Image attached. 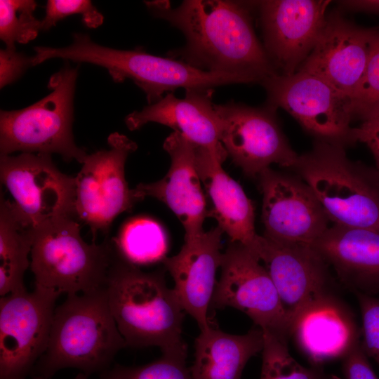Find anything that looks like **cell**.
Returning a JSON list of instances; mask_svg holds the SVG:
<instances>
[{
  "label": "cell",
  "instance_id": "d6a6232c",
  "mask_svg": "<svg viewBox=\"0 0 379 379\" xmlns=\"http://www.w3.org/2000/svg\"><path fill=\"white\" fill-rule=\"evenodd\" d=\"M32 65V57L18 53L15 49L0 51V86L1 88L18 79L23 72Z\"/></svg>",
  "mask_w": 379,
  "mask_h": 379
},
{
  "label": "cell",
  "instance_id": "4dcf8cb0",
  "mask_svg": "<svg viewBox=\"0 0 379 379\" xmlns=\"http://www.w3.org/2000/svg\"><path fill=\"white\" fill-rule=\"evenodd\" d=\"M80 15L84 24L96 28L103 22L102 15L88 0H48L46 15L41 20V31L48 30L63 18L72 15Z\"/></svg>",
  "mask_w": 379,
  "mask_h": 379
},
{
  "label": "cell",
  "instance_id": "30bf717a",
  "mask_svg": "<svg viewBox=\"0 0 379 379\" xmlns=\"http://www.w3.org/2000/svg\"><path fill=\"white\" fill-rule=\"evenodd\" d=\"M260 84L267 93L265 105L286 111L317 140L344 147L355 142L351 100L324 79L297 71L275 74Z\"/></svg>",
  "mask_w": 379,
  "mask_h": 379
},
{
  "label": "cell",
  "instance_id": "8d00e7d4",
  "mask_svg": "<svg viewBox=\"0 0 379 379\" xmlns=\"http://www.w3.org/2000/svg\"><path fill=\"white\" fill-rule=\"evenodd\" d=\"M32 379H51L41 375H32ZM74 379H88V375L84 373H79Z\"/></svg>",
  "mask_w": 379,
  "mask_h": 379
},
{
  "label": "cell",
  "instance_id": "ba28073f",
  "mask_svg": "<svg viewBox=\"0 0 379 379\" xmlns=\"http://www.w3.org/2000/svg\"><path fill=\"white\" fill-rule=\"evenodd\" d=\"M0 178L13 199L15 215L25 227L34 230L60 218H76L75 177L61 172L50 154L1 155Z\"/></svg>",
  "mask_w": 379,
  "mask_h": 379
},
{
  "label": "cell",
  "instance_id": "7402d4cb",
  "mask_svg": "<svg viewBox=\"0 0 379 379\" xmlns=\"http://www.w3.org/2000/svg\"><path fill=\"white\" fill-rule=\"evenodd\" d=\"M199 174L211 204L208 216L215 218L230 242L248 247L254 253L261 236L255 230V211L241 186L222 168V162L209 150L197 146Z\"/></svg>",
  "mask_w": 379,
  "mask_h": 379
},
{
  "label": "cell",
  "instance_id": "4fadbf2b",
  "mask_svg": "<svg viewBox=\"0 0 379 379\" xmlns=\"http://www.w3.org/2000/svg\"><path fill=\"white\" fill-rule=\"evenodd\" d=\"M221 120L220 142L233 162L249 177L271 164L293 168L299 155L281 131L275 109L230 101L214 104Z\"/></svg>",
  "mask_w": 379,
  "mask_h": 379
},
{
  "label": "cell",
  "instance_id": "ffe728a7",
  "mask_svg": "<svg viewBox=\"0 0 379 379\" xmlns=\"http://www.w3.org/2000/svg\"><path fill=\"white\" fill-rule=\"evenodd\" d=\"M361 335L353 315L330 291L303 307L290 328V336L316 366L343 359L361 342Z\"/></svg>",
  "mask_w": 379,
  "mask_h": 379
},
{
  "label": "cell",
  "instance_id": "484cf974",
  "mask_svg": "<svg viewBox=\"0 0 379 379\" xmlns=\"http://www.w3.org/2000/svg\"><path fill=\"white\" fill-rule=\"evenodd\" d=\"M114 241L118 251L136 265L162 262L166 257L168 240L165 232L159 223L149 218L128 222Z\"/></svg>",
  "mask_w": 379,
  "mask_h": 379
},
{
  "label": "cell",
  "instance_id": "7c38bea8",
  "mask_svg": "<svg viewBox=\"0 0 379 379\" xmlns=\"http://www.w3.org/2000/svg\"><path fill=\"white\" fill-rule=\"evenodd\" d=\"M60 295L34 287L0 298V379H27L45 352Z\"/></svg>",
  "mask_w": 379,
  "mask_h": 379
},
{
  "label": "cell",
  "instance_id": "d6986e66",
  "mask_svg": "<svg viewBox=\"0 0 379 379\" xmlns=\"http://www.w3.org/2000/svg\"><path fill=\"white\" fill-rule=\"evenodd\" d=\"M164 149L171 157L166 175L152 183H140L135 188L144 198L152 197L165 204L182 225L185 239L192 238L204 232L203 223L208 214L197 166V145L173 131L165 139Z\"/></svg>",
  "mask_w": 379,
  "mask_h": 379
},
{
  "label": "cell",
  "instance_id": "5bb4252c",
  "mask_svg": "<svg viewBox=\"0 0 379 379\" xmlns=\"http://www.w3.org/2000/svg\"><path fill=\"white\" fill-rule=\"evenodd\" d=\"M262 194L264 237L277 243L313 246L330 222L310 186L270 168L258 176Z\"/></svg>",
  "mask_w": 379,
  "mask_h": 379
},
{
  "label": "cell",
  "instance_id": "ac0fdd59",
  "mask_svg": "<svg viewBox=\"0 0 379 379\" xmlns=\"http://www.w3.org/2000/svg\"><path fill=\"white\" fill-rule=\"evenodd\" d=\"M224 232L217 226L189 239L178 254L166 257L162 263L174 281L173 288L183 310L197 323L200 331L213 326L208 310L220 267Z\"/></svg>",
  "mask_w": 379,
  "mask_h": 379
},
{
  "label": "cell",
  "instance_id": "9c48e42d",
  "mask_svg": "<svg viewBox=\"0 0 379 379\" xmlns=\"http://www.w3.org/2000/svg\"><path fill=\"white\" fill-rule=\"evenodd\" d=\"M109 149L88 154L75 177V217L87 224L93 237L107 234L114 220L145 198L125 178V164L137 145L124 135L112 133Z\"/></svg>",
  "mask_w": 379,
  "mask_h": 379
},
{
  "label": "cell",
  "instance_id": "5b68a950",
  "mask_svg": "<svg viewBox=\"0 0 379 379\" xmlns=\"http://www.w3.org/2000/svg\"><path fill=\"white\" fill-rule=\"evenodd\" d=\"M333 225L379 233V172L350 159L345 147L317 140L293 168Z\"/></svg>",
  "mask_w": 379,
  "mask_h": 379
},
{
  "label": "cell",
  "instance_id": "836d02e7",
  "mask_svg": "<svg viewBox=\"0 0 379 379\" xmlns=\"http://www.w3.org/2000/svg\"><path fill=\"white\" fill-rule=\"evenodd\" d=\"M343 372L345 379H378L361 342L343 359Z\"/></svg>",
  "mask_w": 379,
  "mask_h": 379
},
{
  "label": "cell",
  "instance_id": "277c9868",
  "mask_svg": "<svg viewBox=\"0 0 379 379\" xmlns=\"http://www.w3.org/2000/svg\"><path fill=\"white\" fill-rule=\"evenodd\" d=\"M32 65L51 58L88 62L105 68L115 82L131 79L146 95L149 104L175 89L208 90L232 84H246L241 77L196 68L172 58H163L142 48L118 50L100 46L84 34L73 35L72 43L62 48L35 47Z\"/></svg>",
  "mask_w": 379,
  "mask_h": 379
},
{
  "label": "cell",
  "instance_id": "2e32d148",
  "mask_svg": "<svg viewBox=\"0 0 379 379\" xmlns=\"http://www.w3.org/2000/svg\"><path fill=\"white\" fill-rule=\"evenodd\" d=\"M378 27L367 28L327 13L316 44L298 71L320 77L352 100L365 74Z\"/></svg>",
  "mask_w": 379,
  "mask_h": 379
},
{
  "label": "cell",
  "instance_id": "e0dca14e",
  "mask_svg": "<svg viewBox=\"0 0 379 379\" xmlns=\"http://www.w3.org/2000/svg\"><path fill=\"white\" fill-rule=\"evenodd\" d=\"M255 255L272 279L290 328L303 307L329 291V265L312 246L281 244L261 236Z\"/></svg>",
  "mask_w": 379,
  "mask_h": 379
},
{
  "label": "cell",
  "instance_id": "52a82bcc",
  "mask_svg": "<svg viewBox=\"0 0 379 379\" xmlns=\"http://www.w3.org/2000/svg\"><path fill=\"white\" fill-rule=\"evenodd\" d=\"M77 68L66 66L50 78L51 92L24 109L1 111V155L15 152L60 154L83 164L88 155L72 133L73 98Z\"/></svg>",
  "mask_w": 379,
  "mask_h": 379
},
{
  "label": "cell",
  "instance_id": "1f68e13d",
  "mask_svg": "<svg viewBox=\"0 0 379 379\" xmlns=\"http://www.w3.org/2000/svg\"><path fill=\"white\" fill-rule=\"evenodd\" d=\"M362 327V347L379 365V298L357 292Z\"/></svg>",
  "mask_w": 379,
  "mask_h": 379
},
{
  "label": "cell",
  "instance_id": "44dd1931",
  "mask_svg": "<svg viewBox=\"0 0 379 379\" xmlns=\"http://www.w3.org/2000/svg\"><path fill=\"white\" fill-rule=\"evenodd\" d=\"M213 93V89H187L183 98L168 93L157 102L129 114L125 123L131 131L149 122L171 127L223 163L228 154L220 142L221 120L212 102Z\"/></svg>",
  "mask_w": 379,
  "mask_h": 379
},
{
  "label": "cell",
  "instance_id": "d4e9b609",
  "mask_svg": "<svg viewBox=\"0 0 379 379\" xmlns=\"http://www.w3.org/2000/svg\"><path fill=\"white\" fill-rule=\"evenodd\" d=\"M32 230L15 215L11 201L0 195V296L25 290L24 276L30 267Z\"/></svg>",
  "mask_w": 379,
  "mask_h": 379
},
{
  "label": "cell",
  "instance_id": "cb8c5ba5",
  "mask_svg": "<svg viewBox=\"0 0 379 379\" xmlns=\"http://www.w3.org/2000/svg\"><path fill=\"white\" fill-rule=\"evenodd\" d=\"M264 334L256 326L242 335L227 333L215 326L200 331L194 340L193 379H241L248 361L260 352Z\"/></svg>",
  "mask_w": 379,
  "mask_h": 379
},
{
  "label": "cell",
  "instance_id": "7a4b0ae2",
  "mask_svg": "<svg viewBox=\"0 0 379 379\" xmlns=\"http://www.w3.org/2000/svg\"><path fill=\"white\" fill-rule=\"evenodd\" d=\"M165 271L144 272L117 250L105 284L109 306L127 347H157L162 354L187 357L186 312Z\"/></svg>",
  "mask_w": 379,
  "mask_h": 379
},
{
  "label": "cell",
  "instance_id": "6da1fadb",
  "mask_svg": "<svg viewBox=\"0 0 379 379\" xmlns=\"http://www.w3.org/2000/svg\"><path fill=\"white\" fill-rule=\"evenodd\" d=\"M149 12L180 30L183 48L169 53L206 71L238 76L246 84H261L277 74L253 24L251 1L185 0L145 1Z\"/></svg>",
  "mask_w": 379,
  "mask_h": 379
},
{
  "label": "cell",
  "instance_id": "603a6c76",
  "mask_svg": "<svg viewBox=\"0 0 379 379\" xmlns=\"http://www.w3.org/2000/svg\"><path fill=\"white\" fill-rule=\"evenodd\" d=\"M312 246L347 285L379 291V233L333 225Z\"/></svg>",
  "mask_w": 379,
  "mask_h": 379
},
{
  "label": "cell",
  "instance_id": "d590c367",
  "mask_svg": "<svg viewBox=\"0 0 379 379\" xmlns=\"http://www.w3.org/2000/svg\"><path fill=\"white\" fill-rule=\"evenodd\" d=\"M337 2L340 10L379 14V0H346Z\"/></svg>",
  "mask_w": 379,
  "mask_h": 379
},
{
  "label": "cell",
  "instance_id": "83f0119b",
  "mask_svg": "<svg viewBox=\"0 0 379 379\" xmlns=\"http://www.w3.org/2000/svg\"><path fill=\"white\" fill-rule=\"evenodd\" d=\"M36 6L33 0L0 1V38L6 48L15 49V43L26 44L41 31V20L34 14Z\"/></svg>",
  "mask_w": 379,
  "mask_h": 379
},
{
  "label": "cell",
  "instance_id": "f1b7e54d",
  "mask_svg": "<svg viewBox=\"0 0 379 379\" xmlns=\"http://www.w3.org/2000/svg\"><path fill=\"white\" fill-rule=\"evenodd\" d=\"M186 358L162 354L145 365L124 366L117 364L101 373L100 379H193Z\"/></svg>",
  "mask_w": 379,
  "mask_h": 379
},
{
  "label": "cell",
  "instance_id": "8fae6325",
  "mask_svg": "<svg viewBox=\"0 0 379 379\" xmlns=\"http://www.w3.org/2000/svg\"><path fill=\"white\" fill-rule=\"evenodd\" d=\"M260 262L248 247L230 242L222 253L221 274L210 309H237L263 332L287 340L288 317L270 275Z\"/></svg>",
  "mask_w": 379,
  "mask_h": 379
},
{
  "label": "cell",
  "instance_id": "9a60e30c",
  "mask_svg": "<svg viewBox=\"0 0 379 379\" xmlns=\"http://www.w3.org/2000/svg\"><path fill=\"white\" fill-rule=\"evenodd\" d=\"M258 14L263 46L276 72L295 73L314 48L330 0L250 1Z\"/></svg>",
  "mask_w": 379,
  "mask_h": 379
},
{
  "label": "cell",
  "instance_id": "3957f363",
  "mask_svg": "<svg viewBox=\"0 0 379 379\" xmlns=\"http://www.w3.org/2000/svg\"><path fill=\"white\" fill-rule=\"evenodd\" d=\"M126 342L112 314L105 286L67 295L55 307L45 352L32 375L51 378L66 368L88 376L109 368Z\"/></svg>",
  "mask_w": 379,
  "mask_h": 379
},
{
  "label": "cell",
  "instance_id": "f546056e",
  "mask_svg": "<svg viewBox=\"0 0 379 379\" xmlns=\"http://www.w3.org/2000/svg\"><path fill=\"white\" fill-rule=\"evenodd\" d=\"M353 117L364 121L379 113V27L365 74L352 100Z\"/></svg>",
  "mask_w": 379,
  "mask_h": 379
},
{
  "label": "cell",
  "instance_id": "e575fe53",
  "mask_svg": "<svg viewBox=\"0 0 379 379\" xmlns=\"http://www.w3.org/2000/svg\"><path fill=\"white\" fill-rule=\"evenodd\" d=\"M354 142L364 143L373 154L379 172V113L362 121L353 128Z\"/></svg>",
  "mask_w": 379,
  "mask_h": 379
},
{
  "label": "cell",
  "instance_id": "8992f818",
  "mask_svg": "<svg viewBox=\"0 0 379 379\" xmlns=\"http://www.w3.org/2000/svg\"><path fill=\"white\" fill-rule=\"evenodd\" d=\"M32 230L30 270L35 287L59 294L88 293L105 286L117 253L114 239L86 243L73 217L60 218Z\"/></svg>",
  "mask_w": 379,
  "mask_h": 379
},
{
  "label": "cell",
  "instance_id": "4316f807",
  "mask_svg": "<svg viewBox=\"0 0 379 379\" xmlns=\"http://www.w3.org/2000/svg\"><path fill=\"white\" fill-rule=\"evenodd\" d=\"M260 379H340L320 366L305 367L289 353L287 340L263 332Z\"/></svg>",
  "mask_w": 379,
  "mask_h": 379
}]
</instances>
